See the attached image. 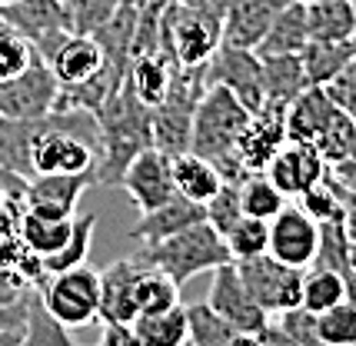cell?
Returning a JSON list of instances; mask_svg holds the SVG:
<instances>
[{
  "label": "cell",
  "mask_w": 356,
  "mask_h": 346,
  "mask_svg": "<svg viewBox=\"0 0 356 346\" xmlns=\"http://www.w3.org/2000/svg\"><path fill=\"white\" fill-rule=\"evenodd\" d=\"M127 83L143 107H160L167 94H170L173 83V63L163 57V50H147V53H137L130 60V70H127Z\"/></svg>",
  "instance_id": "21"
},
{
  "label": "cell",
  "mask_w": 356,
  "mask_h": 346,
  "mask_svg": "<svg viewBox=\"0 0 356 346\" xmlns=\"http://www.w3.org/2000/svg\"><path fill=\"white\" fill-rule=\"evenodd\" d=\"M120 187L127 190V197L134 200V206H137L140 213L156 210V206L167 204L173 193H177V183H173V157H167L156 147L140 150L137 157L130 160Z\"/></svg>",
  "instance_id": "12"
},
{
  "label": "cell",
  "mask_w": 356,
  "mask_h": 346,
  "mask_svg": "<svg viewBox=\"0 0 356 346\" xmlns=\"http://www.w3.org/2000/svg\"><path fill=\"white\" fill-rule=\"evenodd\" d=\"M60 97V80L54 77L50 63H33L27 74L0 83V117L3 120H40L50 117Z\"/></svg>",
  "instance_id": "7"
},
{
  "label": "cell",
  "mask_w": 356,
  "mask_h": 346,
  "mask_svg": "<svg viewBox=\"0 0 356 346\" xmlns=\"http://www.w3.org/2000/svg\"><path fill=\"white\" fill-rule=\"evenodd\" d=\"M337 110H340V107L330 100L326 87H307V90L286 107V133H290V140L316 143V137H320L326 130V124L337 117Z\"/></svg>",
  "instance_id": "20"
},
{
  "label": "cell",
  "mask_w": 356,
  "mask_h": 346,
  "mask_svg": "<svg viewBox=\"0 0 356 346\" xmlns=\"http://www.w3.org/2000/svg\"><path fill=\"white\" fill-rule=\"evenodd\" d=\"M207 303L230 323L233 330H240V333H264L270 327V320H273L253 299V293L247 290V283H243V277H240V270H236L233 260L213 270V283H210Z\"/></svg>",
  "instance_id": "11"
},
{
  "label": "cell",
  "mask_w": 356,
  "mask_h": 346,
  "mask_svg": "<svg viewBox=\"0 0 356 346\" xmlns=\"http://www.w3.org/2000/svg\"><path fill=\"white\" fill-rule=\"evenodd\" d=\"M177 3H186L193 10H203V14H213V17H223L227 7H230V0H177Z\"/></svg>",
  "instance_id": "45"
},
{
  "label": "cell",
  "mask_w": 356,
  "mask_h": 346,
  "mask_svg": "<svg viewBox=\"0 0 356 346\" xmlns=\"http://www.w3.org/2000/svg\"><path fill=\"white\" fill-rule=\"evenodd\" d=\"M247 290L253 293V299L264 306L270 316L286 313L303 303V277L307 270L290 267L270 253H260V256H250V260H233Z\"/></svg>",
  "instance_id": "6"
},
{
  "label": "cell",
  "mask_w": 356,
  "mask_h": 346,
  "mask_svg": "<svg viewBox=\"0 0 356 346\" xmlns=\"http://www.w3.org/2000/svg\"><path fill=\"white\" fill-rule=\"evenodd\" d=\"M326 94H330V100H333L343 113H350L356 120V57L346 63L343 74H337V77L326 83Z\"/></svg>",
  "instance_id": "41"
},
{
  "label": "cell",
  "mask_w": 356,
  "mask_h": 346,
  "mask_svg": "<svg viewBox=\"0 0 356 346\" xmlns=\"http://www.w3.org/2000/svg\"><path fill=\"white\" fill-rule=\"evenodd\" d=\"M280 3H290V0H280Z\"/></svg>",
  "instance_id": "51"
},
{
  "label": "cell",
  "mask_w": 356,
  "mask_h": 346,
  "mask_svg": "<svg viewBox=\"0 0 356 346\" xmlns=\"http://www.w3.org/2000/svg\"><path fill=\"white\" fill-rule=\"evenodd\" d=\"M307 87H310V80H307V70H303L300 53H273V57H264L266 104L290 107Z\"/></svg>",
  "instance_id": "23"
},
{
  "label": "cell",
  "mask_w": 356,
  "mask_h": 346,
  "mask_svg": "<svg viewBox=\"0 0 356 346\" xmlns=\"http://www.w3.org/2000/svg\"><path fill=\"white\" fill-rule=\"evenodd\" d=\"M0 20L24 37H31L37 50L44 53V60L60 47L67 33H74V17L63 0H17L0 10Z\"/></svg>",
  "instance_id": "8"
},
{
  "label": "cell",
  "mask_w": 356,
  "mask_h": 346,
  "mask_svg": "<svg viewBox=\"0 0 356 346\" xmlns=\"http://www.w3.org/2000/svg\"><path fill=\"white\" fill-rule=\"evenodd\" d=\"M37 293L47 313L67 330H80L100 320V270H93L90 263L47 277Z\"/></svg>",
  "instance_id": "5"
},
{
  "label": "cell",
  "mask_w": 356,
  "mask_h": 346,
  "mask_svg": "<svg viewBox=\"0 0 356 346\" xmlns=\"http://www.w3.org/2000/svg\"><path fill=\"white\" fill-rule=\"evenodd\" d=\"M356 57V40H310L300 50V60L307 70L310 87H326L330 80L346 70V63Z\"/></svg>",
  "instance_id": "26"
},
{
  "label": "cell",
  "mask_w": 356,
  "mask_h": 346,
  "mask_svg": "<svg viewBox=\"0 0 356 346\" xmlns=\"http://www.w3.org/2000/svg\"><path fill=\"white\" fill-rule=\"evenodd\" d=\"M143 3H154V7H167L170 0H143Z\"/></svg>",
  "instance_id": "50"
},
{
  "label": "cell",
  "mask_w": 356,
  "mask_h": 346,
  "mask_svg": "<svg viewBox=\"0 0 356 346\" xmlns=\"http://www.w3.org/2000/svg\"><path fill=\"white\" fill-rule=\"evenodd\" d=\"M87 187H93L87 173H37L27 180L24 204L31 213L67 220V217H77V204Z\"/></svg>",
  "instance_id": "14"
},
{
  "label": "cell",
  "mask_w": 356,
  "mask_h": 346,
  "mask_svg": "<svg viewBox=\"0 0 356 346\" xmlns=\"http://www.w3.org/2000/svg\"><path fill=\"white\" fill-rule=\"evenodd\" d=\"M223 47V17L170 0L160 17V50L173 67H207Z\"/></svg>",
  "instance_id": "4"
},
{
  "label": "cell",
  "mask_w": 356,
  "mask_h": 346,
  "mask_svg": "<svg viewBox=\"0 0 356 346\" xmlns=\"http://www.w3.org/2000/svg\"><path fill=\"white\" fill-rule=\"evenodd\" d=\"M24 190H27V176L0 167V213H3V206H7L10 197H24Z\"/></svg>",
  "instance_id": "43"
},
{
  "label": "cell",
  "mask_w": 356,
  "mask_h": 346,
  "mask_svg": "<svg viewBox=\"0 0 356 346\" xmlns=\"http://www.w3.org/2000/svg\"><path fill=\"white\" fill-rule=\"evenodd\" d=\"M310 44V24H307V3L303 0H290L277 20L270 24L266 37L260 40L257 53L260 57H273V53H300Z\"/></svg>",
  "instance_id": "22"
},
{
  "label": "cell",
  "mask_w": 356,
  "mask_h": 346,
  "mask_svg": "<svg viewBox=\"0 0 356 346\" xmlns=\"http://www.w3.org/2000/svg\"><path fill=\"white\" fill-rule=\"evenodd\" d=\"M343 299H353V277L337 267L313 263V270L303 277V306L313 313H323Z\"/></svg>",
  "instance_id": "27"
},
{
  "label": "cell",
  "mask_w": 356,
  "mask_h": 346,
  "mask_svg": "<svg viewBox=\"0 0 356 346\" xmlns=\"http://www.w3.org/2000/svg\"><path fill=\"white\" fill-rule=\"evenodd\" d=\"M173 183H177V193H184V197L207 206L223 187V173L207 157L186 150V154L173 157Z\"/></svg>",
  "instance_id": "24"
},
{
  "label": "cell",
  "mask_w": 356,
  "mask_h": 346,
  "mask_svg": "<svg viewBox=\"0 0 356 346\" xmlns=\"http://www.w3.org/2000/svg\"><path fill=\"white\" fill-rule=\"evenodd\" d=\"M227 247H230L233 260H250V256L270 253V220L243 213L236 220V226L227 233Z\"/></svg>",
  "instance_id": "38"
},
{
  "label": "cell",
  "mask_w": 356,
  "mask_h": 346,
  "mask_svg": "<svg viewBox=\"0 0 356 346\" xmlns=\"http://www.w3.org/2000/svg\"><path fill=\"white\" fill-rule=\"evenodd\" d=\"M243 217V200H240V183H233V180H223V187L220 193L207 204V223L210 226H217L220 233L227 236L236 226V220Z\"/></svg>",
  "instance_id": "40"
},
{
  "label": "cell",
  "mask_w": 356,
  "mask_h": 346,
  "mask_svg": "<svg viewBox=\"0 0 356 346\" xmlns=\"http://www.w3.org/2000/svg\"><path fill=\"white\" fill-rule=\"evenodd\" d=\"M24 346H77L70 340V333L63 323H57L54 316L44 310L40 293L33 290L31 303H27V330H24Z\"/></svg>",
  "instance_id": "37"
},
{
  "label": "cell",
  "mask_w": 356,
  "mask_h": 346,
  "mask_svg": "<svg viewBox=\"0 0 356 346\" xmlns=\"http://www.w3.org/2000/svg\"><path fill=\"white\" fill-rule=\"evenodd\" d=\"M40 60H44V53L37 50V44H33L31 37H24L20 31L0 24V83L27 74L33 63H40Z\"/></svg>",
  "instance_id": "34"
},
{
  "label": "cell",
  "mask_w": 356,
  "mask_h": 346,
  "mask_svg": "<svg viewBox=\"0 0 356 346\" xmlns=\"http://www.w3.org/2000/svg\"><path fill=\"white\" fill-rule=\"evenodd\" d=\"M320 336L326 346H356V299H343L320 313Z\"/></svg>",
  "instance_id": "39"
},
{
  "label": "cell",
  "mask_w": 356,
  "mask_h": 346,
  "mask_svg": "<svg viewBox=\"0 0 356 346\" xmlns=\"http://www.w3.org/2000/svg\"><path fill=\"white\" fill-rule=\"evenodd\" d=\"M283 7L286 3L280 0H230L223 14V44L257 50Z\"/></svg>",
  "instance_id": "18"
},
{
  "label": "cell",
  "mask_w": 356,
  "mask_h": 346,
  "mask_svg": "<svg viewBox=\"0 0 356 346\" xmlns=\"http://www.w3.org/2000/svg\"><path fill=\"white\" fill-rule=\"evenodd\" d=\"M93 230H97V213H77L74 217V230L67 236L57 253H50L40 260L44 267V277H54V273H63V270H74V267H83L87 256H90V247H93Z\"/></svg>",
  "instance_id": "29"
},
{
  "label": "cell",
  "mask_w": 356,
  "mask_h": 346,
  "mask_svg": "<svg viewBox=\"0 0 356 346\" xmlns=\"http://www.w3.org/2000/svg\"><path fill=\"white\" fill-rule=\"evenodd\" d=\"M130 327L143 346H186L190 340V320H186L184 303L173 310H163V313L137 316Z\"/></svg>",
  "instance_id": "28"
},
{
  "label": "cell",
  "mask_w": 356,
  "mask_h": 346,
  "mask_svg": "<svg viewBox=\"0 0 356 346\" xmlns=\"http://www.w3.org/2000/svg\"><path fill=\"white\" fill-rule=\"evenodd\" d=\"M203 220H207V206L184 197V193H173L167 204L140 213V220L134 223L130 236L140 240V247L143 243H160V240H167V236L180 233V230L193 226V223H203Z\"/></svg>",
  "instance_id": "19"
},
{
  "label": "cell",
  "mask_w": 356,
  "mask_h": 346,
  "mask_svg": "<svg viewBox=\"0 0 356 346\" xmlns=\"http://www.w3.org/2000/svg\"><path fill=\"white\" fill-rule=\"evenodd\" d=\"M134 260L143 263V267L163 270L177 283H186L197 273H213L217 267L230 263L233 256L230 247H227V236L203 220L180 230V233L167 236V240H160V243H143Z\"/></svg>",
  "instance_id": "3"
},
{
  "label": "cell",
  "mask_w": 356,
  "mask_h": 346,
  "mask_svg": "<svg viewBox=\"0 0 356 346\" xmlns=\"http://www.w3.org/2000/svg\"><path fill=\"white\" fill-rule=\"evenodd\" d=\"M137 260H113L100 270V320L104 323H134L137 320Z\"/></svg>",
  "instance_id": "17"
},
{
  "label": "cell",
  "mask_w": 356,
  "mask_h": 346,
  "mask_svg": "<svg viewBox=\"0 0 356 346\" xmlns=\"http://www.w3.org/2000/svg\"><path fill=\"white\" fill-rule=\"evenodd\" d=\"M227 346H266L264 333H236Z\"/></svg>",
  "instance_id": "48"
},
{
  "label": "cell",
  "mask_w": 356,
  "mask_h": 346,
  "mask_svg": "<svg viewBox=\"0 0 356 346\" xmlns=\"http://www.w3.org/2000/svg\"><path fill=\"white\" fill-rule=\"evenodd\" d=\"M310 40H356L353 0H303Z\"/></svg>",
  "instance_id": "25"
},
{
  "label": "cell",
  "mask_w": 356,
  "mask_h": 346,
  "mask_svg": "<svg viewBox=\"0 0 356 346\" xmlns=\"http://www.w3.org/2000/svg\"><path fill=\"white\" fill-rule=\"evenodd\" d=\"M353 7H356V0H353Z\"/></svg>",
  "instance_id": "52"
},
{
  "label": "cell",
  "mask_w": 356,
  "mask_h": 346,
  "mask_svg": "<svg viewBox=\"0 0 356 346\" xmlns=\"http://www.w3.org/2000/svg\"><path fill=\"white\" fill-rule=\"evenodd\" d=\"M290 143L286 133V107L277 104H264L260 110L250 117L243 137L236 143V157L247 167V173H264L270 167V160Z\"/></svg>",
  "instance_id": "13"
},
{
  "label": "cell",
  "mask_w": 356,
  "mask_h": 346,
  "mask_svg": "<svg viewBox=\"0 0 356 346\" xmlns=\"http://www.w3.org/2000/svg\"><path fill=\"white\" fill-rule=\"evenodd\" d=\"M296 204L303 206L307 213H313L320 223L346 220V187L333 173H326L320 183H313L303 197H296Z\"/></svg>",
  "instance_id": "35"
},
{
  "label": "cell",
  "mask_w": 356,
  "mask_h": 346,
  "mask_svg": "<svg viewBox=\"0 0 356 346\" xmlns=\"http://www.w3.org/2000/svg\"><path fill=\"white\" fill-rule=\"evenodd\" d=\"M93 117L100 130V167H97L93 187H120L130 160L140 150L154 147V110L140 104L130 83L124 80V87Z\"/></svg>",
  "instance_id": "1"
},
{
  "label": "cell",
  "mask_w": 356,
  "mask_h": 346,
  "mask_svg": "<svg viewBox=\"0 0 356 346\" xmlns=\"http://www.w3.org/2000/svg\"><path fill=\"white\" fill-rule=\"evenodd\" d=\"M70 230H74V217L50 220V217H40V213H31V210H24V217H20V240L37 260L60 250L67 243V236H70Z\"/></svg>",
  "instance_id": "30"
},
{
  "label": "cell",
  "mask_w": 356,
  "mask_h": 346,
  "mask_svg": "<svg viewBox=\"0 0 356 346\" xmlns=\"http://www.w3.org/2000/svg\"><path fill=\"white\" fill-rule=\"evenodd\" d=\"M0 24H3V20H0Z\"/></svg>",
  "instance_id": "53"
},
{
  "label": "cell",
  "mask_w": 356,
  "mask_h": 346,
  "mask_svg": "<svg viewBox=\"0 0 356 346\" xmlns=\"http://www.w3.org/2000/svg\"><path fill=\"white\" fill-rule=\"evenodd\" d=\"M350 270H353V299H356V243H353V250H350Z\"/></svg>",
  "instance_id": "49"
},
{
  "label": "cell",
  "mask_w": 356,
  "mask_h": 346,
  "mask_svg": "<svg viewBox=\"0 0 356 346\" xmlns=\"http://www.w3.org/2000/svg\"><path fill=\"white\" fill-rule=\"evenodd\" d=\"M97 346H143V343L137 340L130 323H104V333H100Z\"/></svg>",
  "instance_id": "42"
},
{
  "label": "cell",
  "mask_w": 356,
  "mask_h": 346,
  "mask_svg": "<svg viewBox=\"0 0 356 346\" xmlns=\"http://www.w3.org/2000/svg\"><path fill=\"white\" fill-rule=\"evenodd\" d=\"M313 147L323 154L330 170H337V167H343V163L356 160V120L350 117V113L337 110V117L326 124V130L316 137Z\"/></svg>",
  "instance_id": "33"
},
{
  "label": "cell",
  "mask_w": 356,
  "mask_h": 346,
  "mask_svg": "<svg viewBox=\"0 0 356 346\" xmlns=\"http://www.w3.org/2000/svg\"><path fill=\"white\" fill-rule=\"evenodd\" d=\"M186 320H190V340H186L190 346H227L240 333L233 330L210 303H190Z\"/></svg>",
  "instance_id": "36"
},
{
  "label": "cell",
  "mask_w": 356,
  "mask_h": 346,
  "mask_svg": "<svg viewBox=\"0 0 356 346\" xmlns=\"http://www.w3.org/2000/svg\"><path fill=\"white\" fill-rule=\"evenodd\" d=\"M27 303L31 297L20 303H0V327H27Z\"/></svg>",
  "instance_id": "44"
},
{
  "label": "cell",
  "mask_w": 356,
  "mask_h": 346,
  "mask_svg": "<svg viewBox=\"0 0 356 346\" xmlns=\"http://www.w3.org/2000/svg\"><path fill=\"white\" fill-rule=\"evenodd\" d=\"M240 200H243V213L260 220H273L290 204V197L266 173H247V180H240Z\"/></svg>",
  "instance_id": "32"
},
{
  "label": "cell",
  "mask_w": 356,
  "mask_h": 346,
  "mask_svg": "<svg viewBox=\"0 0 356 346\" xmlns=\"http://www.w3.org/2000/svg\"><path fill=\"white\" fill-rule=\"evenodd\" d=\"M140 267H143V263H140ZM173 306H180V283L156 267L140 270V277H137V316L163 313V310H173Z\"/></svg>",
  "instance_id": "31"
},
{
  "label": "cell",
  "mask_w": 356,
  "mask_h": 346,
  "mask_svg": "<svg viewBox=\"0 0 356 346\" xmlns=\"http://www.w3.org/2000/svg\"><path fill=\"white\" fill-rule=\"evenodd\" d=\"M50 70L54 77L60 80V87H74V83H87L97 74H104L107 67V50L93 33H67L60 40V47L54 50L50 57Z\"/></svg>",
  "instance_id": "16"
},
{
  "label": "cell",
  "mask_w": 356,
  "mask_h": 346,
  "mask_svg": "<svg viewBox=\"0 0 356 346\" xmlns=\"http://www.w3.org/2000/svg\"><path fill=\"white\" fill-rule=\"evenodd\" d=\"M346 233L356 243V190L346 187Z\"/></svg>",
  "instance_id": "46"
},
{
  "label": "cell",
  "mask_w": 356,
  "mask_h": 346,
  "mask_svg": "<svg viewBox=\"0 0 356 346\" xmlns=\"http://www.w3.org/2000/svg\"><path fill=\"white\" fill-rule=\"evenodd\" d=\"M250 117L253 113L220 83L207 87V94H203V100L197 104V113H193L190 150L207 157L223 173V180H233V183L247 180V167L236 157V143L243 137Z\"/></svg>",
  "instance_id": "2"
},
{
  "label": "cell",
  "mask_w": 356,
  "mask_h": 346,
  "mask_svg": "<svg viewBox=\"0 0 356 346\" xmlns=\"http://www.w3.org/2000/svg\"><path fill=\"white\" fill-rule=\"evenodd\" d=\"M264 173L290 200H296V197H303L313 183H320L326 173H330V167H326L323 154H320L313 143L290 140L277 157L270 160V167H266Z\"/></svg>",
  "instance_id": "15"
},
{
  "label": "cell",
  "mask_w": 356,
  "mask_h": 346,
  "mask_svg": "<svg viewBox=\"0 0 356 346\" xmlns=\"http://www.w3.org/2000/svg\"><path fill=\"white\" fill-rule=\"evenodd\" d=\"M27 327H0V346H24Z\"/></svg>",
  "instance_id": "47"
},
{
  "label": "cell",
  "mask_w": 356,
  "mask_h": 346,
  "mask_svg": "<svg viewBox=\"0 0 356 346\" xmlns=\"http://www.w3.org/2000/svg\"><path fill=\"white\" fill-rule=\"evenodd\" d=\"M207 80L227 87L250 113H257L266 104L264 90V57L257 50L247 47H223L213 53V60L207 63Z\"/></svg>",
  "instance_id": "9"
},
{
  "label": "cell",
  "mask_w": 356,
  "mask_h": 346,
  "mask_svg": "<svg viewBox=\"0 0 356 346\" xmlns=\"http://www.w3.org/2000/svg\"><path fill=\"white\" fill-rule=\"evenodd\" d=\"M320 253V220L303 206L290 200L270 220V256H277L290 267L310 270Z\"/></svg>",
  "instance_id": "10"
}]
</instances>
